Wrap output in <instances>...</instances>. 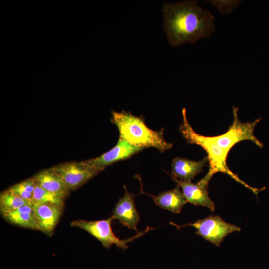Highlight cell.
<instances>
[{"mask_svg":"<svg viewBox=\"0 0 269 269\" xmlns=\"http://www.w3.org/2000/svg\"><path fill=\"white\" fill-rule=\"evenodd\" d=\"M222 14H228L240 3L239 0H210Z\"/></svg>","mask_w":269,"mask_h":269,"instance_id":"cell-19","label":"cell"},{"mask_svg":"<svg viewBox=\"0 0 269 269\" xmlns=\"http://www.w3.org/2000/svg\"><path fill=\"white\" fill-rule=\"evenodd\" d=\"M37 184L43 189L66 198L70 190L52 168L41 171L34 175Z\"/></svg>","mask_w":269,"mask_h":269,"instance_id":"cell-15","label":"cell"},{"mask_svg":"<svg viewBox=\"0 0 269 269\" xmlns=\"http://www.w3.org/2000/svg\"><path fill=\"white\" fill-rule=\"evenodd\" d=\"M111 121L118 129L119 138L133 145L144 148L154 147L162 153L173 146L165 140L163 129L155 131L150 129L143 118L130 112L113 111Z\"/></svg>","mask_w":269,"mask_h":269,"instance_id":"cell-2","label":"cell"},{"mask_svg":"<svg viewBox=\"0 0 269 269\" xmlns=\"http://www.w3.org/2000/svg\"><path fill=\"white\" fill-rule=\"evenodd\" d=\"M162 11L163 27L171 46L193 44L201 38L208 37L215 31L213 16L200 7L196 1L166 2Z\"/></svg>","mask_w":269,"mask_h":269,"instance_id":"cell-1","label":"cell"},{"mask_svg":"<svg viewBox=\"0 0 269 269\" xmlns=\"http://www.w3.org/2000/svg\"><path fill=\"white\" fill-rule=\"evenodd\" d=\"M180 188L177 185L175 188L162 192L157 196L145 193L142 190H141V192L150 196L155 204L159 207L179 214L188 202Z\"/></svg>","mask_w":269,"mask_h":269,"instance_id":"cell-13","label":"cell"},{"mask_svg":"<svg viewBox=\"0 0 269 269\" xmlns=\"http://www.w3.org/2000/svg\"><path fill=\"white\" fill-rule=\"evenodd\" d=\"M52 168L70 190L79 188L102 171L84 161L60 163Z\"/></svg>","mask_w":269,"mask_h":269,"instance_id":"cell-7","label":"cell"},{"mask_svg":"<svg viewBox=\"0 0 269 269\" xmlns=\"http://www.w3.org/2000/svg\"><path fill=\"white\" fill-rule=\"evenodd\" d=\"M65 199L58 194L43 189L37 184L31 202L32 204H54L64 206Z\"/></svg>","mask_w":269,"mask_h":269,"instance_id":"cell-16","label":"cell"},{"mask_svg":"<svg viewBox=\"0 0 269 269\" xmlns=\"http://www.w3.org/2000/svg\"><path fill=\"white\" fill-rule=\"evenodd\" d=\"M183 123L179 126V130L188 144H194L201 146L207 154L209 163V169L214 174L218 172L226 173L237 182L251 189L256 195L264 188L259 189L250 187L241 180L228 167L227 158L228 153L220 147L213 139L212 136H206L196 133L189 124L186 116L185 108L182 110Z\"/></svg>","mask_w":269,"mask_h":269,"instance_id":"cell-3","label":"cell"},{"mask_svg":"<svg viewBox=\"0 0 269 269\" xmlns=\"http://www.w3.org/2000/svg\"><path fill=\"white\" fill-rule=\"evenodd\" d=\"M214 172L209 170L206 175L196 183L180 180L170 175L172 180L181 188L188 202L195 206H202L215 210V205L208 195V186Z\"/></svg>","mask_w":269,"mask_h":269,"instance_id":"cell-8","label":"cell"},{"mask_svg":"<svg viewBox=\"0 0 269 269\" xmlns=\"http://www.w3.org/2000/svg\"><path fill=\"white\" fill-rule=\"evenodd\" d=\"M32 204L30 201L6 190L0 195V211H9Z\"/></svg>","mask_w":269,"mask_h":269,"instance_id":"cell-17","label":"cell"},{"mask_svg":"<svg viewBox=\"0 0 269 269\" xmlns=\"http://www.w3.org/2000/svg\"><path fill=\"white\" fill-rule=\"evenodd\" d=\"M114 220V217H110L103 220L96 221H86L85 220H76L70 223V226L85 230L99 241L103 247L108 249L115 244L118 248L125 250L128 248L127 244L145 234L153 228L147 227L142 232H137L135 236L125 239L121 240L113 233L111 228V223Z\"/></svg>","mask_w":269,"mask_h":269,"instance_id":"cell-4","label":"cell"},{"mask_svg":"<svg viewBox=\"0 0 269 269\" xmlns=\"http://www.w3.org/2000/svg\"><path fill=\"white\" fill-rule=\"evenodd\" d=\"M0 214L9 223L20 227L39 231L32 204L13 210L1 211Z\"/></svg>","mask_w":269,"mask_h":269,"instance_id":"cell-14","label":"cell"},{"mask_svg":"<svg viewBox=\"0 0 269 269\" xmlns=\"http://www.w3.org/2000/svg\"><path fill=\"white\" fill-rule=\"evenodd\" d=\"M207 162H209L207 157L199 161L176 157L172 160L171 163L172 175L180 180L191 182L201 172Z\"/></svg>","mask_w":269,"mask_h":269,"instance_id":"cell-12","label":"cell"},{"mask_svg":"<svg viewBox=\"0 0 269 269\" xmlns=\"http://www.w3.org/2000/svg\"><path fill=\"white\" fill-rule=\"evenodd\" d=\"M144 148L133 145L121 138L108 151L98 157L84 161L87 164L103 171L104 168L116 162L130 158Z\"/></svg>","mask_w":269,"mask_h":269,"instance_id":"cell-9","label":"cell"},{"mask_svg":"<svg viewBox=\"0 0 269 269\" xmlns=\"http://www.w3.org/2000/svg\"><path fill=\"white\" fill-rule=\"evenodd\" d=\"M124 195L115 205L112 216L123 226L137 232L140 215L135 205L134 195L130 193L125 186H124Z\"/></svg>","mask_w":269,"mask_h":269,"instance_id":"cell-10","label":"cell"},{"mask_svg":"<svg viewBox=\"0 0 269 269\" xmlns=\"http://www.w3.org/2000/svg\"><path fill=\"white\" fill-rule=\"evenodd\" d=\"M36 185V181L33 177L16 184L7 190L31 202Z\"/></svg>","mask_w":269,"mask_h":269,"instance_id":"cell-18","label":"cell"},{"mask_svg":"<svg viewBox=\"0 0 269 269\" xmlns=\"http://www.w3.org/2000/svg\"><path fill=\"white\" fill-rule=\"evenodd\" d=\"M234 120L228 130L224 134L212 136L215 142L227 153L237 143L243 140H249L259 148H263V144L255 136L254 127L262 119H255L251 122H242L238 116V108L233 106Z\"/></svg>","mask_w":269,"mask_h":269,"instance_id":"cell-5","label":"cell"},{"mask_svg":"<svg viewBox=\"0 0 269 269\" xmlns=\"http://www.w3.org/2000/svg\"><path fill=\"white\" fill-rule=\"evenodd\" d=\"M39 231L51 236L62 214L64 206L54 204H32Z\"/></svg>","mask_w":269,"mask_h":269,"instance_id":"cell-11","label":"cell"},{"mask_svg":"<svg viewBox=\"0 0 269 269\" xmlns=\"http://www.w3.org/2000/svg\"><path fill=\"white\" fill-rule=\"evenodd\" d=\"M170 223L178 229L186 226L193 227L196 229V234L217 246H220L223 239L229 234L241 230L240 227L224 221L218 216L211 215L181 226L172 222Z\"/></svg>","mask_w":269,"mask_h":269,"instance_id":"cell-6","label":"cell"}]
</instances>
